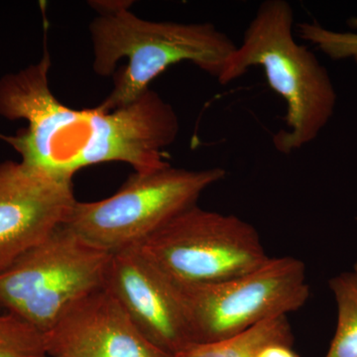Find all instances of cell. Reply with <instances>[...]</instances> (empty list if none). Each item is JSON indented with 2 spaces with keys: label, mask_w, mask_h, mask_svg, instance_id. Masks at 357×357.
<instances>
[{
  "label": "cell",
  "mask_w": 357,
  "mask_h": 357,
  "mask_svg": "<svg viewBox=\"0 0 357 357\" xmlns=\"http://www.w3.org/2000/svg\"><path fill=\"white\" fill-rule=\"evenodd\" d=\"M173 283L197 344L230 337L268 319L288 316L310 297L306 267L291 256L271 257L253 271L218 283Z\"/></svg>",
  "instance_id": "obj_7"
},
{
  "label": "cell",
  "mask_w": 357,
  "mask_h": 357,
  "mask_svg": "<svg viewBox=\"0 0 357 357\" xmlns=\"http://www.w3.org/2000/svg\"><path fill=\"white\" fill-rule=\"evenodd\" d=\"M293 340L287 316L278 317L230 337L190 345L173 357H246L268 345L292 347Z\"/></svg>",
  "instance_id": "obj_11"
},
{
  "label": "cell",
  "mask_w": 357,
  "mask_h": 357,
  "mask_svg": "<svg viewBox=\"0 0 357 357\" xmlns=\"http://www.w3.org/2000/svg\"><path fill=\"white\" fill-rule=\"evenodd\" d=\"M351 24L357 28V18L351 20ZM297 31L301 39L314 44L332 60L352 59L357 63V33L333 31L317 21L299 23Z\"/></svg>",
  "instance_id": "obj_14"
},
{
  "label": "cell",
  "mask_w": 357,
  "mask_h": 357,
  "mask_svg": "<svg viewBox=\"0 0 357 357\" xmlns=\"http://www.w3.org/2000/svg\"><path fill=\"white\" fill-rule=\"evenodd\" d=\"M136 248L169 279L185 285L236 278L271 258L251 223L198 204Z\"/></svg>",
  "instance_id": "obj_6"
},
{
  "label": "cell",
  "mask_w": 357,
  "mask_h": 357,
  "mask_svg": "<svg viewBox=\"0 0 357 357\" xmlns=\"http://www.w3.org/2000/svg\"><path fill=\"white\" fill-rule=\"evenodd\" d=\"M44 340L49 357H172L139 332L105 287L70 307Z\"/></svg>",
  "instance_id": "obj_10"
},
{
  "label": "cell",
  "mask_w": 357,
  "mask_h": 357,
  "mask_svg": "<svg viewBox=\"0 0 357 357\" xmlns=\"http://www.w3.org/2000/svg\"><path fill=\"white\" fill-rule=\"evenodd\" d=\"M89 33L96 74L114 75L112 93L98 105L105 112L135 102L178 63L191 62L218 81L237 47L213 23L147 20L129 9L98 16Z\"/></svg>",
  "instance_id": "obj_2"
},
{
  "label": "cell",
  "mask_w": 357,
  "mask_h": 357,
  "mask_svg": "<svg viewBox=\"0 0 357 357\" xmlns=\"http://www.w3.org/2000/svg\"><path fill=\"white\" fill-rule=\"evenodd\" d=\"M112 257L62 225L0 273V310L44 335L77 303L105 287Z\"/></svg>",
  "instance_id": "obj_4"
},
{
  "label": "cell",
  "mask_w": 357,
  "mask_h": 357,
  "mask_svg": "<svg viewBox=\"0 0 357 357\" xmlns=\"http://www.w3.org/2000/svg\"><path fill=\"white\" fill-rule=\"evenodd\" d=\"M105 288L139 332L169 356L197 344L175 284L139 248L112 255Z\"/></svg>",
  "instance_id": "obj_9"
},
{
  "label": "cell",
  "mask_w": 357,
  "mask_h": 357,
  "mask_svg": "<svg viewBox=\"0 0 357 357\" xmlns=\"http://www.w3.org/2000/svg\"><path fill=\"white\" fill-rule=\"evenodd\" d=\"M0 357H49L43 333L15 314L0 312Z\"/></svg>",
  "instance_id": "obj_13"
},
{
  "label": "cell",
  "mask_w": 357,
  "mask_h": 357,
  "mask_svg": "<svg viewBox=\"0 0 357 357\" xmlns=\"http://www.w3.org/2000/svg\"><path fill=\"white\" fill-rule=\"evenodd\" d=\"M50 54L37 64L0 77V116L27 126L2 136L25 165L73 180L86 167L128 164L135 173L167 165L165 149L177 139L180 123L170 103L149 89L119 109H75L50 88Z\"/></svg>",
  "instance_id": "obj_1"
},
{
  "label": "cell",
  "mask_w": 357,
  "mask_h": 357,
  "mask_svg": "<svg viewBox=\"0 0 357 357\" xmlns=\"http://www.w3.org/2000/svg\"><path fill=\"white\" fill-rule=\"evenodd\" d=\"M93 8L98 11L100 15L105 14H112L119 13V11L129 9L131 6V1H93L89 2Z\"/></svg>",
  "instance_id": "obj_15"
},
{
  "label": "cell",
  "mask_w": 357,
  "mask_h": 357,
  "mask_svg": "<svg viewBox=\"0 0 357 357\" xmlns=\"http://www.w3.org/2000/svg\"><path fill=\"white\" fill-rule=\"evenodd\" d=\"M220 167L188 170L167 165L135 173L112 196L77 202L66 225L109 253L140 245L167 223L198 204L208 188L222 181Z\"/></svg>",
  "instance_id": "obj_5"
},
{
  "label": "cell",
  "mask_w": 357,
  "mask_h": 357,
  "mask_svg": "<svg viewBox=\"0 0 357 357\" xmlns=\"http://www.w3.org/2000/svg\"><path fill=\"white\" fill-rule=\"evenodd\" d=\"M295 13L286 0H266L244 32L218 83L225 86L252 67L264 70L268 84L286 103L285 126L273 136L282 154L316 140L337 105V91L328 70L294 37Z\"/></svg>",
  "instance_id": "obj_3"
},
{
  "label": "cell",
  "mask_w": 357,
  "mask_h": 357,
  "mask_svg": "<svg viewBox=\"0 0 357 357\" xmlns=\"http://www.w3.org/2000/svg\"><path fill=\"white\" fill-rule=\"evenodd\" d=\"M337 306V324L325 357H357V264L328 283Z\"/></svg>",
  "instance_id": "obj_12"
},
{
  "label": "cell",
  "mask_w": 357,
  "mask_h": 357,
  "mask_svg": "<svg viewBox=\"0 0 357 357\" xmlns=\"http://www.w3.org/2000/svg\"><path fill=\"white\" fill-rule=\"evenodd\" d=\"M76 203L73 180L22 162L0 164V273L66 225Z\"/></svg>",
  "instance_id": "obj_8"
},
{
  "label": "cell",
  "mask_w": 357,
  "mask_h": 357,
  "mask_svg": "<svg viewBox=\"0 0 357 357\" xmlns=\"http://www.w3.org/2000/svg\"><path fill=\"white\" fill-rule=\"evenodd\" d=\"M257 357H299L292 347L286 344H271L264 347Z\"/></svg>",
  "instance_id": "obj_16"
}]
</instances>
